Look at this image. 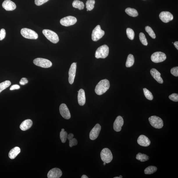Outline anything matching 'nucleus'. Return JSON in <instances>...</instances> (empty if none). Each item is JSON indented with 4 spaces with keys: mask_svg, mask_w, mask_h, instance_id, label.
<instances>
[{
    "mask_svg": "<svg viewBox=\"0 0 178 178\" xmlns=\"http://www.w3.org/2000/svg\"><path fill=\"white\" fill-rule=\"evenodd\" d=\"M139 39L141 42L145 46H147L148 44L145 35L143 33H140L139 34Z\"/></svg>",
    "mask_w": 178,
    "mask_h": 178,
    "instance_id": "35",
    "label": "nucleus"
},
{
    "mask_svg": "<svg viewBox=\"0 0 178 178\" xmlns=\"http://www.w3.org/2000/svg\"><path fill=\"white\" fill-rule=\"evenodd\" d=\"M119 177H120V178H122V175H120Z\"/></svg>",
    "mask_w": 178,
    "mask_h": 178,
    "instance_id": "45",
    "label": "nucleus"
},
{
    "mask_svg": "<svg viewBox=\"0 0 178 178\" xmlns=\"http://www.w3.org/2000/svg\"><path fill=\"white\" fill-rule=\"evenodd\" d=\"M137 143L140 145L147 147L150 144V141L147 136L144 135H141L138 137Z\"/></svg>",
    "mask_w": 178,
    "mask_h": 178,
    "instance_id": "18",
    "label": "nucleus"
},
{
    "mask_svg": "<svg viewBox=\"0 0 178 178\" xmlns=\"http://www.w3.org/2000/svg\"><path fill=\"white\" fill-rule=\"evenodd\" d=\"M72 6L74 8H78L80 10L83 9L85 7L83 2L78 0L74 1L73 2Z\"/></svg>",
    "mask_w": 178,
    "mask_h": 178,
    "instance_id": "24",
    "label": "nucleus"
},
{
    "mask_svg": "<svg viewBox=\"0 0 178 178\" xmlns=\"http://www.w3.org/2000/svg\"><path fill=\"white\" fill-rule=\"evenodd\" d=\"M114 178H120V177H114Z\"/></svg>",
    "mask_w": 178,
    "mask_h": 178,
    "instance_id": "46",
    "label": "nucleus"
},
{
    "mask_svg": "<svg viewBox=\"0 0 178 178\" xmlns=\"http://www.w3.org/2000/svg\"><path fill=\"white\" fill-rule=\"evenodd\" d=\"M33 63L36 66L44 68H48L52 65L50 61L46 59L38 58L34 59Z\"/></svg>",
    "mask_w": 178,
    "mask_h": 178,
    "instance_id": "8",
    "label": "nucleus"
},
{
    "mask_svg": "<svg viewBox=\"0 0 178 178\" xmlns=\"http://www.w3.org/2000/svg\"><path fill=\"white\" fill-rule=\"evenodd\" d=\"M136 158L137 160L142 162L146 161L149 159V157L147 155L144 154H142L140 153H138L136 155Z\"/></svg>",
    "mask_w": 178,
    "mask_h": 178,
    "instance_id": "27",
    "label": "nucleus"
},
{
    "mask_svg": "<svg viewBox=\"0 0 178 178\" xmlns=\"http://www.w3.org/2000/svg\"><path fill=\"white\" fill-rule=\"evenodd\" d=\"M109 48L106 44L101 46L97 49L95 53V57L97 58H105L108 55Z\"/></svg>",
    "mask_w": 178,
    "mask_h": 178,
    "instance_id": "2",
    "label": "nucleus"
},
{
    "mask_svg": "<svg viewBox=\"0 0 178 178\" xmlns=\"http://www.w3.org/2000/svg\"><path fill=\"white\" fill-rule=\"evenodd\" d=\"M150 124L152 127L156 129H161L164 125L163 121L161 118L156 116H152L149 118Z\"/></svg>",
    "mask_w": 178,
    "mask_h": 178,
    "instance_id": "6",
    "label": "nucleus"
},
{
    "mask_svg": "<svg viewBox=\"0 0 178 178\" xmlns=\"http://www.w3.org/2000/svg\"><path fill=\"white\" fill-rule=\"evenodd\" d=\"M134 56L132 54H129L128 56L126 66L127 67H130L132 66L134 63Z\"/></svg>",
    "mask_w": 178,
    "mask_h": 178,
    "instance_id": "25",
    "label": "nucleus"
},
{
    "mask_svg": "<svg viewBox=\"0 0 178 178\" xmlns=\"http://www.w3.org/2000/svg\"><path fill=\"white\" fill-rule=\"evenodd\" d=\"M95 0H88L86 3V8L88 11L92 10L95 7Z\"/></svg>",
    "mask_w": 178,
    "mask_h": 178,
    "instance_id": "29",
    "label": "nucleus"
},
{
    "mask_svg": "<svg viewBox=\"0 0 178 178\" xmlns=\"http://www.w3.org/2000/svg\"><path fill=\"white\" fill-rule=\"evenodd\" d=\"M78 99L79 105L83 106L85 104L86 101L85 93V91L82 89H80L78 91Z\"/></svg>",
    "mask_w": 178,
    "mask_h": 178,
    "instance_id": "19",
    "label": "nucleus"
},
{
    "mask_svg": "<svg viewBox=\"0 0 178 178\" xmlns=\"http://www.w3.org/2000/svg\"><path fill=\"white\" fill-rule=\"evenodd\" d=\"M68 134L67 132L65 131L64 129H62L60 134V137L62 142L65 143L66 142Z\"/></svg>",
    "mask_w": 178,
    "mask_h": 178,
    "instance_id": "31",
    "label": "nucleus"
},
{
    "mask_svg": "<svg viewBox=\"0 0 178 178\" xmlns=\"http://www.w3.org/2000/svg\"><path fill=\"white\" fill-rule=\"evenodd\" d=\"M174 45L175 47L178 50V42H175L174 43Z\"/></svg>",
    "mask_w": 178,
    "mask_h": 178,
    "instance_id": "42",
    "label": "nucleus"
},
{
    "mask_svg": "<svg viewBox=\"0 0 178 178\" xmlns=\"http://www.w3.org/2000/svg\"><path fill=\"white\" fill-rule=\"evenodd\" d=\"M169 98L170 100L174 102H178V95L177 93H173L169 96Z\"/></svg>",
    "mask_w": 178,
    "mask_h": 178,
    "instance_id": "36",
    "label": "nucleus"
},
{
    "mask_svg": "<svg viewBox=\"0 0 178 178\" xmlns=\"http://www.w3.org/2000/svg\"><path fill=\"white\" fill-rule=\"evenodd\" d=\"M28 83V81L26 78H22L19 81V83L22 85H24Z\"/></svg>",
    "mask_w": 178,
    "mask_h": 178,
    "instance_id": "40",
    "label": "nucleus"
},
{
    "mask_svg": "<svg viewBox=\"0 0 178 178\" xmlns=\"http://www.w3.org/2000/svg\"><path fill=\"white\" fill-rule=\"evenodd\" d=\"M20 88L19 86L18 85H14L12 86L10 88V90H19Z\"/></svg>",
    "mask_w": 178,
    "mask_h": 178,
    "instance_id": "41",
    "label": "nucleus"
},
{
    "mask_svg": "<svg viewBox=\"0 0 178 178\" xmlns=\"http://www.w3.org/2000/svg\"><path fill=\"white\" fill-rule=\"evenodd\" d=\"M42 33L44 36L49 41L54 44L58 43L59 39L58 35L53 31L49 29H44Z\"/></svg>",
    "mask_w": 178,
    "mask_h": 178,
    "instance_id": "3",
    "label": "nucleus"
},
{
    "mask_svg": "<svg viewBox=\"0 0 178 178\" xmlns=\"http://www.w3.org/2000/svg\"><path fill=\"white\" fill-rule=\"evenodd\" d=\"M105 34V31L101 29L100 25H97L94 29L91 38L92 40L97 41L102 38Z\"/></svg>",
    "mask_w": 178,
    "mask_h": 178,
    "instance_id": "7",
    "label": "nucleus"
},
{
    "mask_svg": "<svg viewBox=\"0 0 178 178\" xmlns=\"http://www.w3.org/2000/svg\"><path fill=\"white\" fill-rule=\"evenodd\" d=\"M63 175L62 172L59 168H54L49 172L47 177L48 178H59Z\"/></svg>",
    "mask_w": 178,
    "mask_h": 178,
    "instance_id": "16",
    "label": "nucleus"
},
{
    "mask_svg": "<svg viewBox=\"0 0 178 178\" xmlns=\"http://www.w3.org/2000/svg\"><path fill=\"white\" fill-rule=\"evenodd\" d=\"M106 164V163L104 162V163H103V165H105Z\"/></svg>",
    "mask_w": 178,
    "mask_h": 178,
    "instance_id": "44",
    "label": "nucleus"
},
{
    "mask_svg": "<svg viewBox=\"0 0 178 178\" xmlns=\"http://www.w3.org/2000/svg\"><path fill=\"white\" fill-rule=\"evenodd\" d=\"M157 168L154 166H149L147 167L144 170L145 174L150 175L153 174L157 171Z\"/></svg>",
    "mask_w": 178,
    "mask_h": 178,
    "instance_id": "28",
    "label": "nucleus"
},
{
    "mask_svg": "<svg viewBox=\"0 0 178 178\" xmlns=\"http://www.w3.org/2000/svg\"><path fill=\"white\" fill-rule=\"evenodd\" d=\"M59 112L62 117L66 120L71 117V114L67 106L65 104H62L59 107Z\"/></svg>",
    "mask_w": 178,
    "mask_h": 178,
    "instance_id": "11",
    "label": "nucleus"
},
{
    "mask_svg": "<svg viewBox=\"0 0 178 178\" xmlns=\"http://www.w3.org/2000/svg\"><path fill=\"white\" fill-rule=\"evenodd\" d=\"M2 6L6 11H13L16 8L15 4L10 0H5L2 3Z\"/></svg>",
    "mask_w": 178,
    "mask_h": 178,
    "instance_id": "17",
    "label": "nucleus"
},
{
    "mask_svg": "<svg viewBox=\"0 0 178 178\" xmlns=\"http://www.w3.org/2000/svg\"><path fill=\"white\" fill-rule=\"evenodd\" d=\"M21 152V149L18 147H15L10 151L9 153V157L11 159H14Z\"/></svg>",
    "mask_w": 178,
    "mask_h": 178,
    "instance_id": "22",
    "label": "nucleus"
},
{
    "mask_svg": "<svg viewBox=\"0 0 178 178\" xmlns=\"http://www.w3.org/2000/svg\"><path fill=\"white\" fill-rule=\"evenodd\" d=\"M6 31L5 29H3L0 31V40H2L6 37Z\"/></svg>",
    "mask_w": 178,
    "mask_h": 178,
    "instance_id": "39",
    "label": "nucleus"
},
{
    "mask_svg": "<svg viewBox=\"0 0 178 178\" xmlns=\"http://www.w3.org/2000/svg\"><path fill=\"white\" fill-rule=\"evenodd\" d=\"M11 85V82L9 81H6L0 83V93Z\"/></svg>",
    "mask_w": 178,
    "mask_h": 178,
    "instance_id": "30",
    "label": "nucleus"
},
{
    "mask_svg": "<svg viewBox=\"0 0 178 178\" xmlns=\"http://www.w3.org/2000/svg\"><path fill=\"white\" fill-rule=\"evenodd\" d=\"M100 156L101 159L103 162L109 163L112 161L113 156L112 152L108 148H104L101 152Z\"/></svg>",
    "mask_w": 178,
    "mask_h": 178,
    "instance_id": "4",
    "label": "nucleus"
},
{
    "mask_svg": "<svg viewBox=\"0 0 178 178\" xmlns=\"http://www.w3.org/2000/svg\"><path fill=\"white\" fill-rule=\"evenodd\" d=\"M33 124V121L30 119H28L23 121L20 125L19 127L21 130L25 131L30 128Z\"/></svg>",
    "mask_w": 178,
    "mask_h": 178,
    "instance_id": "21",
    "label": "nucleus"
},
{
    "mask_svg": "<svg viewBox=\"0 0 178 178\" xmlns=\"http://www.w3.org/2000/svg\"><path fill=\"white\" fill-rule=\"evenodd\" d=\"M81 178H88V177L86 175H83L81 177Z\"/></svg>",
    "mask_w": 178,
    "mask_h": 178,
    "instance_id": "43",
    "label": "nucleus"
},
{
    "mask_svg": "<svg viewBox=\"0 0 178 178\" xmlns=\"http://www.w3.org/2000/svg\"><path fill=\"white\" fill-rule=\"evenodd\" d=\"M76 63H74L71 64L69 71V82L71 85L74 82L76 75Z\"/></svg>",
    "mask_w": 178,
    "mask_h": 178,
    "instance_id": "12",
    "label": "nucleus"
},
{
    "mask_svg": "<svg viewBox=\"0 0 178 178\" xmlns=\"http://www.w3.org/2000/svg\"><path fill=\"white\" fill-rule=\"evenodd\" d=\"M77 22V19L75 17L72 16H68L62 19L60 23L64 26H68L73 25Z\"/></svg>",
    "mask_w": 178,
    "mask_h": 178,
    "instance_id": "10",
    "label": "nucleus"
},
{
    "mask_svg": "<svg viewBox=\"0 0 178 178\" xmlns=\"http://www.w3.org/2000/svg\"><path fill=\"white\" fill-rule=\"evenodd\" d=\"M125 12L126 13L130 16L136 17L138 15L137 11L134 9L128 8L125 9Z\"/></svg>",
    "mask_w": 178,
    "mask_h": 178,
    "instance_id": "26",
    "label": "nucleus"
},
{
    "mask_svg": "<svg viewBox=\"0 0 178 178\" xmlns=\"http://www.w3.org/2000/svg\"><path fill=\"white\" fill-rule=\"evenodd\" d=\"M21 33L24 38L27 39H36L38 37V34L35 31L29 29H22L21 31Z\"/></svg>",
    "mask_w": 178,
    "mask_h": 178,
    "instance_id": "5",
    "label": "nucleus"
},
{
    "mask_svg": "<svg viewBox=\"0 0 178 178\" xmlns=\"http://www.w3.org/2000/svg\"><path fill=\"white\" fill-rule=\"evenodd\" d=\"M170 72L173 75L175 76H178V67H176L172 68L170 70Z\"/></svg>",
    "mask_w": 178,
    "mask_h": 178,
    "instance_id": "37",
    "label": "nucleus"
},
{
    "mask_svg": "<svg viewBox=\"0 0 178 178\" xmlns=\"http://www.w3.org/2000/svg\"><path fill=\"white\" fill-rule=\"evenodd\" d=\"M151 74L156 80L160 83H162L163 81L161 76V74L156 69L152 68L150 71Z\"/></svg>",
    "mask_w": 178,
    "mask_h": 178,
    "instance_id": "20",
    "label": "nucleus"
},
{
    "mask_svg": "<svg viewBox=\"0 0 178 178\" xmlns=\"http://www.w3.org/2000/svg\"><path fill=\"white\" fill-rule=\"evenodd\" d=\"M165 54L162 52H156L153 53L151 56V60L153 62L160 63L165 61L166 59Z\"/></svg>",
    "mask_w": 178,
    "mask_h": 178,
    "instance_id": "9",
    "label": "nucleus"
},
{
    "mask_svg": "<svg viewBox=\"0 0 178 178\" xmlns=\"http://www.w3.org/2000/svg\"><path fill=\"white\" fill-rule=\"evenodd\" d=\"M159 18L164 23H168L174 18L173 15L169 12L163 11L159 15Z\"/></svg>",
    "mask_w": 178,
    "mask_h": 178,
    "instance_id": "14",
    "label": "nucleus"
},
{
    "mask_svg": "<svg viewBox=\"0 0 178 178\" xmlns=\"http://www.w3.org/2000/svg\"><path fill=\"white\" fill-rule=\"evenodd\" d=\"M143 92L144 95L147 99L152 100L153 99V97L152 93L149 90L146 88L143 89Z\"/></svg>",
    "mask_w": 178,
    "mask_h": 178,
    "instance_id": "32",
    "label": "nucleus"
},
{
    "mask_svg": "<svg viewBox=\"0 0 178 178\" xmlns=\"http://www.w3.org/2000/svg\"><path fill=\"white\" fill-rule=\"evenodd\" d=\"M127 34L128 38L131 40H133L134 39L135 33L133 30L129 28L127 29Z\"/></svg>",
    "mask_w": 178,
    "mask_h": 178,
    "instance_id": "34",
    "label": "nucleus"
},
{
    "mask_svg": "<svg viewBox=\"0 0 178 178\" xmlns=\"http://www.w3.org/2000/svg\"><path fill=\"white\" fill-rule=\"evenodd\" d=\"M101 129V126L99 124H97L93 128L90 133V138L91 140H95L98 138Z\"/></svg>",
    "mask_w": 178,
    "mask_h": 178,
    "instance_id": "13",
    "label": "nucleus"
},
{
    "mask_svg": "<svg viewBox=\"0 0 178 178\" xmlns=\"http://www.w3.org/2000/svg\"><path fill=\"white\" fill-rule=\"evenodd\" d=\"M110 87L109 81L107 79L101 80L96 85L95 91L98 95H102L105 93Z\"/></svg>",
    "mask_w": 178,
    "mask_h": 178,
    "instance_id": "1",
    "label": "nucleus"
},
{
    "mask_svg": "<svg viewBox=\"0 0 178 178\" xmlns=\"http://www.w3.org/2000/svg\"><path fill=\"white\" fill-rule=\"evenodd\" d=\"M87 11H88V9H87Z\"/></svg>",
    "mask_w": 178,
    "mask_h": 178,
    "instance_id": "47",
    "label": "nucleus"
},
{
    "mask_svg": "<svg viewBox=\"0 0 178 178\" xmlns=\"http://www.w3.org/2000/svg\"><path fill=\"white\" fill-rule=\"evenodd\" d=\"M145 31L153 39L156 38V35L154 32L151 27L149 26H146L145 27Z\"/></svg>",
    "mask_w": 178,
    "mask_h": 178,
    "instance_id": "33",
    "label": "nucleus"
},
{
    "mask_svg": "<svg viewBox=\"0 0 178 178\" xmlns=\"http://www.w3.org/2000/svg\"><path fill=\"white\" fill-rule=\"evenodd\" d=\"M49 0H35V3L37 6H40L48 1Z\"/></svg>",
    "mask_w": 178,
    "mask_h": 178,
    "instance_id": "38",
    "label": "nucleus"
},
{
    "mask_svg": "<svg viewBox=\"0 0 178 178\" xmlns=\"http://www.w3.org/2000/svg\"><path fill=\"white\" fill-rule=\"evenodd\" d=\"M124 124V120L122 117L118 116L116 118L114 122L113 128L115 131L118 132L122 130V127Z\"/></svg>",
    "mask_w": 178,
    "mask_h": 178,
    "instance_id": "15",
    "label": "nucleus"
},
{
    "mask_svg": "<svg viewBox=\"0 0 178 178\" xmlns=\"http://www.w3.org/2000/svg\"><path fill=\"white\" fill-rule=\"evenodd\" d=\"M73 137L74 135L72 133L69 134L67 136V138L69 141V146L71 147L78 144L77 140L76 138H73Z\"/></svg>",
    "mask_w": 178,
    "mask_h": 178,
    "instance_id": "23",
    "label": "nucleus"
}]
</instances>
